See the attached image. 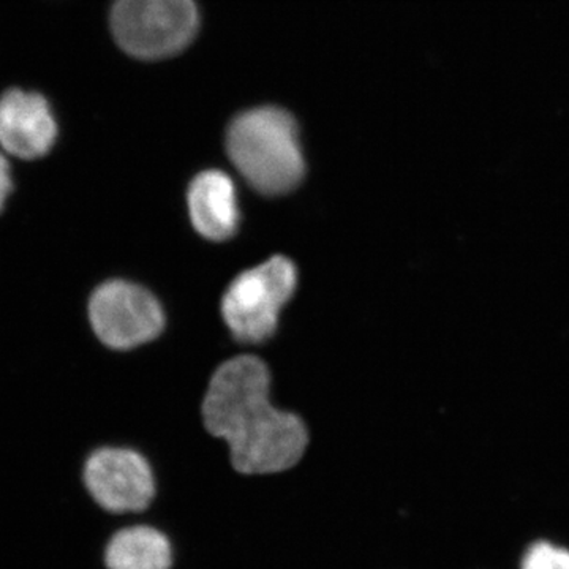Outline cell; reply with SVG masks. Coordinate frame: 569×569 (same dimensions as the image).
Instances as JSON below:
<instances>
[{"mask_svg": "<svg viewBox=\"0 0 569 569\" xmlns=\"http://www.w3.org/2000/svg\"><path fill=\"white\" fill-rule=\"evenodd\" d=\"M268 366L254 356H238L213 373L206 392L203 422L222 440L236 473L272 477L293 470L310 445L301 418L269 402Z\"/></svg>", "mask_w": 569, "mask_h": 569, "instance_id": "cell-1", "label": "cell"}, {"mask_svg": "<svg viewBox=\"0 0 569 569\" xmlns=\"http://www.w3.org/2000/svg\"><path fill=\"white\" fill-rule=\"evenodd\" d=\"M227 152L242 178L268 197L291 192L305 178L298 123L282 108L241 112L228 127Z\"/></svg>", "mask_w": 569, "mask_h": 569, "instance_id": "cell-2", "label": "cell"}, {"mask_svg": "<svg viewBox=\"0 0 569 569\" xmlns=\"http://www.w3.org/2000/svg\"><path fill=\"white\" fill-rule=\"evenodd\" d=\"M193 0H116L111 31L127 54L144 61L171 58L197 36Z\"/></svg>", "mask_w": 569, "mask_h": 569, "instance_id": "cell-3", "label": "cell"}, {"mask_svg": "<svg viewBox=\"0 0 569 569\" xmlns=\"http://www.w3.org/2000/svg\"><path fill=\"white\" fill-rule=\"evenodd\" d=\"M88 321L100 346L127 353L162 335L164 313L148 288L123 277H110L89 295Z\"/></svg>", "mask_w": 569, "mask_h": 569, "instance_id": "cell-4", "label": "cell"}, {"mask_svg": "<svg viewBox=\"0 0 569 569\" xmlns=\"http://www.w3.org/2000/svg\"><path fill=\"white\" fill-rule=\"evenodd\" d=\"M296 284V266L282 254L236 277L222 301L223 320L234 339L244 343L271 339L280 310L293 298Z\"/></svg>", "mask_w": 569, "mask_h": 569, "instance_id": "cell-5", "label": "cell"}, {"mask_svg": "<svg viewBox=\"0 0 569 569\" xmlns=\"http://www.w3.org/2000/svg\"><path fill=\"white\" fill-rule=\"evenodd\" d=\"M82 486L93 503L111 516H141L157 497V475L140 449L102 445L82 463Z\"/></svg>", "mask_w": 569, "mask_h": 569, "instance_id": "cell-6", "label": "cell"}, {"mask_svg": "<svg viewBox=\"0 0 569 569\" xmlns=\"http://www.w3.org/2000/svg\"><path fill=\"white\" fill-rule=\"evenodd\" d=\"M59 122L41 93L10 89L0 97V149L21 163L40 162L58 148Z\"/></svg>", "mask_w": 569, "mask_h": 569, "instance_id": "cell-7", "label": "cell"}, {"mask_svg": "<svg viewBox=\"0 0 569 569\" xmlns=\"http://www.w3.org/2000/svg\"><path fill=\"white\" fill-rule=\"evenodd\" d=\"M187 201L194 230L209 241H227L238 231L241 213L230 176L217 170L198 174L190 183Z\"/></svg>", "mask_w": 569, "mask_h": 569, "instance_id": "cell-8", "label": "cell"}, {"mask_svg": "<svg viewBox=\"0 0 569 569\" xmlns=\"http://www.w3.org/2000/svg\"><path fill=\"white\" fill-rule=\"evenodd\" d=\"M174 561L171 538L148 522L119 527L103 548L104 569H173Z\"/></svg>", "mask_w": 569, "mask_h": 569, "instance_id": "cell-9", "label": "cell"}, {"mask_svg": "<svg viewBox=\"0 0 569 569\" xmlns=\"http://www.w3.org/2000/svg\"><path fill=\"white\" fill-rule=\"evenodd\" d=\"M520 569H569V550L538 541L523 556Z\"/></svg>", "mask_w": 569, "mask_h": 569, "instance_id": "cell-10", "label": "cell"}, {"mask_svg": "<svg viewBox=\"0 0 569 569\" xmlns=\"http://www.w3.org/2000/svg\"><path fill=\"white\" fill-rule=\"evenodd\" d=\"M17 189V178H14V164L10 157L0 149V216L6 212L11 194Z\"/></svg>", "mask_w": 569, "mask_h": 569, "instance_id": "cell-11", "label": "cell"}]
</instances>
